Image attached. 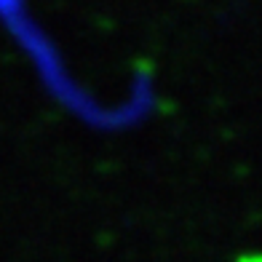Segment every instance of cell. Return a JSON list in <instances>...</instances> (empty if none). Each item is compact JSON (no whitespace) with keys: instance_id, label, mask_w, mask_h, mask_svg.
<instances>
[{"instance_id":"obj_1","label":"cell","mask_w":262,"mask_h":262,"mask_svg":"<svg viewBox=\"0 0 262 262\" xmlns=\"http://www.w3.org/2000/svg\"><path fill=\"white\" fill-rule=\"evenodd\" d=\"M0 3H3V6H6V0H0Z\"/></svg>"}]
</instances>
